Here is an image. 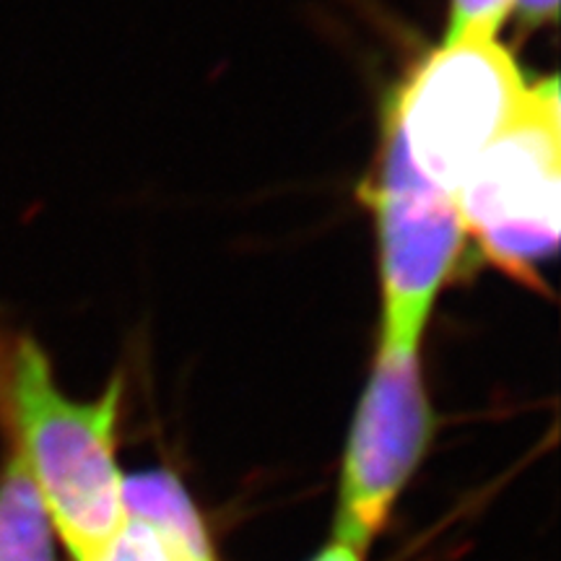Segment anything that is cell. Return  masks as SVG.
Instances as JSON below:
<instances>
[{"mask_svg":"<svg viewBox=\"0 0 561 561\" xmlns=\"http://www.w3.org/2000/svg\"><path fill=\"white\" fill-rule=\"evenodd\" d=\"M0 411L11 445L32 476L50 525L76 561H107L125 523L117 468V419L123 380L94 401L58 388L45 348L19 339L5 351Z\"/></svg>","mask_w":561,"mask_h":561,"instance_id":"obj_1","label":"cell"},{"mask_svg":"<svg viewBox=\"0 0 561 561\" xmlns=\"http://www.w3.org/2000/svg\"><path fill=\"white\" fill-rule=\"evenodd\" d=\"M0 561H55L50 517L13 447L0 473Z\"/></svg>","mask_w":561,"mask_h":561,"instance_id":"obj_7","label":"cell"},{"mask_svg":"<svg viewBox=\"0 0 561 561\" xmlns=\"http://www.w3.org/2000/svg\"><path fill=\"white\" fill-rule=\"evenodd\" d=\"M432 437L434 409L421 348L377 346L343 455L335 543L367 551Z\"/></svg>","mask_w":561,"mask_h":561,"instance_id":"obj_5","label":"cell"},{"mask_svg":"<svg viewBox=\"0 0 561 561\" xmlns=\"http://www.w3.org/2000/svg\"><path fill=\"white\" fill-rule=\"evenodd\" d=\"M515 11V0H450L445 39L462 34H496Z\"/></svg>","mask_w":561,"mask_h":561,"instance_id":"obj_8","label":"cell"},{"mask_svg":"<svg viewBox=\"0 0 561 561\" xmlns=\"http://www.w3.org/2000/svg\"><path fill=\"white\" fill-rule=\"evenodd\" d=\"M466 234L496 268L538 284L561 229L559 79L530 83L507 128L455 191Z\"/></svg>","mask_w":561,"mask_h":561,"instance_id":"obj_2","label":"cell"},{"mask_svg":"<svg viewBox=\"0 0 561 561\" xmlns=\"http://www.w3.org/2000/svg\"><path fill=\"white\" fill-rule=\"evenodd\" d=\"M515 11L523 26L538 30V26L553 24L559 19V0H515Z\"/></svg>","mask_w":561,"mask_h":561,"instance_id":"obj_9","label":"cell"},{"mask_svg":"<svg viewBox=\"0 0 561 561\" xmlns=\"http://www.w3.org/2000/svg\"><path fill=\"white\" fill-rule=\"evenodd\" d=\"M128 520L149 528L170 561H216L208 533L178 476L167 471L133 473L123 479Z\"/></svg>","mask_w":561,"mask_h":561,"instance_id":"obj_6","label":"cell"},{"mask_svg":"<svg viewBox=\"0 0 561 561\" xmlns=\"http://www.w3.org/2000/svg\"><path fill=\"white\" fill-rule=\"evenodd\" d=\"M380 265V346L421 348L442 289L466 250L455 198L411 164L401 138L385 123L382 151L367 185Z\"/></svg>","mask_w":561,"mask_h":561,"instance_id":"obj_4","label":"cell"},{"mask_svg":"<svg viewBox=\"0 0 561 561\" xmlns=\"http://www.w3.org/2000/svg\"><path fill=\"white\" fill-rule=\"evenodd\" d=\"M314 561H362V553H356L354 549H348V546L343 543H333L328 546V549L322 551Z\"/></svg>","mask_w":561,"mask_h":561,"instance_id":"obj_10","label":"cell"},{"mask_svg":"<svg viewBox=\"0 0 561 561\" xmlns=\"http://www.w3.org/2000/svg\"><path fill=\"white\" fill-rule=\"evenodd\" d=\"M528 87L496 34L450 37L398 91L388 125L411 164L455 198L476 159L520 110Z\"/></svg>","mask_w":561,"mask_h":561,"instance_id":"obj_3","label":"cell"}]
</instances>
